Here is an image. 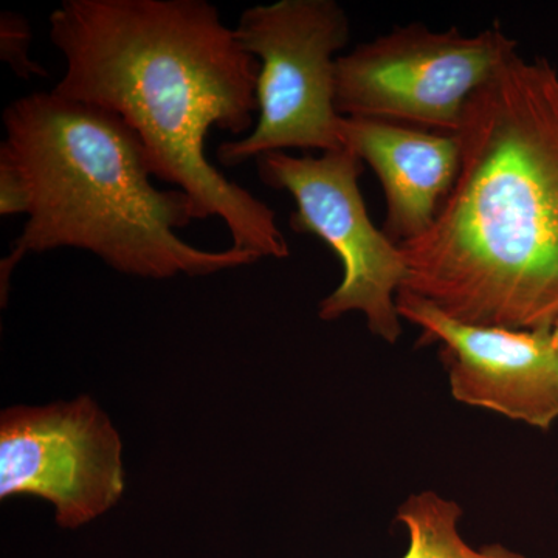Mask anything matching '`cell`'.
<instances>
[{"label":"cell","mask_w":558,"mask_h":558,"mask_svg":"<svg viewBox=\"0 0 558 558\" xmlns=\"http://www.w3.org/2000/svg\"><path fill=\"white\" fill-rule=\"evenodd\" d=\"M50 38L65 60L61 97L109 110L137 132L156 178L222 219L231 247L284 259L274 209L207 159L213 128L248 135L258 113L260 64L207 0H64Z\"/></svg>","instance_id":"cell-1"},{"label":"cell","mask_w":558,"mask_h":558,"mask_svg":"<svg viewBox=\"0 0 558 558\" xmlns=\"http://www.w3.org/2000/svg\"><path fill=\"white\" fill-rule=\"evenodd\" d=\"M461 168L435 222L399 245L403 288L470 325L558 319V70L519 53L465 105Z\"/></svg>","instance_id":"cell-2"},{"label":"cell","mask_w":558,"mask_h":558,"mask_svg":"<svg viewBox=\"0 0 558 558\" xmlns=\"http://www.w3.org/2000/svg\"><path fill=\"white\" fill-rule=\"evenodd\" d=\"M0 159L31 191L22 233L0 264L2 304L11 271L28 253L80 248L120 274L149 279L207 277L259 260L244 250L194 247L178 230L197 218L182 190H159L137 132L109 110L33 92L3 110Z\"/></svg>","instance_id":"cell-3"},{"label":"cell","mask_w":558,"mask_h":558,"mask_svg":"<svg viewBox=\"0 0 558 558\" xmlns=\"http://www.w3.org/2000/svg\"><path fill=\"white\" fill-rule=\"evenodd\" d=\"M234 36L259 61L258 120L248 135L222 143L234 168L284 149L343 148L336 109V54L348 44L347 13L333 0H279L242 11Z\"/></svg>","instance_id":"cell-4"},{"label":"cell","mask_w":558,"mask_h":558,"mask_svg":"<svg viewBox=\"0 0 558 558\" xmlns=\"http://www.w3.org/2000/svg\"><path fill=\"white\" fill-rule=\"evenodd\" d=\"M517 47L501 28L473 36L422 24L395 28L339 57L337 112L458 134L469 98Z\"/></svg>","instance_id":"cell-5"},{"label":"cell","mask_w":558,"mask_h":558,"mask_svg":"<svg viewBox=\"0 0 558 558\" xmlns=\"http://www.w3.org/2000/svg\"><path fill=\"white\" fill-rule=\"evenodd\" d=\"M256 165L263 183L295 199L292 230L319 238L341 260L343 278L319 303V318L332 322L362 312L374 336L396 343L402 333L396 296L407 264L399 245L369 218L359 186L363 160L343 146L319 157L263 154Z\"/></svg>","instance_id":"cell-6"},{"label":"cell","mask_w":558,"mask_h":558,"mask_svg":"<svg viewBox=\"0 0 558 558\" xmlns=\"http://www.w3.org/2000/svg\"><path fill=\"white\" fill-rule=\"evenodd\" d=\"M121 439L89 398L14 405L0 414V498L47 499L58 526L98 519L124 492Z\"/></svg>","instance_id":"cell-7"},{"label":"cell","mask_w":558,"mask_h":558,"mask_svg":"<svg viewBox=\"0 0 558 558\" xmlns=\"http://www.w3.org/2000/svg\"><path fill=\"white\" fill-rule=\"evenodd\" d=\"M400 317L422 329L421 343H440L451 396L548 429L558 418V355L550 329L470 325L410 290L396 296Z\"/></svg>","instance_id":"cell-8"},{"label":"cell","mask_w":558,"mask_h":558,"mask_svg":"<svg viewBox=\"0 0 558 558\" xmlns=\"http://www.w3.org/2000/svg\"><path fill=\"white\" fill-rule=\"evenodd\" d=\"M339 138L380 179L387 197L384 233L389 240L402 245L427 233L458 179L459 135L341 117Z\"/></svg>","instance_id":"cell-9"},{"label":"cell","mask_w":558,"mask_h":558,"mask_svg":"<svg viewBox=\"0 0 558 558\" xmlns=\"http://www.w3.org/2000/svg\"><path fill=\"white\" fill-rule=\"evenodd\" d=\"M462 510L436 492L411 495L396 520L410 532V549L403 558H526L501 545L473 549L459 534Z\"/></svg>","instance_id":"cell-10"},{"label":"cell","mask_w":558,"mask_h":558,"mask_svg":"<svg viewBox=\"0 0 558 558\" xmlns=\"http://www.w3.org/2000/svg\"><path fill=\"white\" fill-rule=\"evenodd\" d=\"M32 27L27 17L13 11H2L0 16V60L22 80L47 76L46 69L31 58Z\"/></svg>","instance_id":"cell-11"},{"label":"cell","mask_w":558,"mask_h":558,"mask_svg":"<svg viewBox=\"0 0 558 558\" xmlns=\"http://www.w3.org/2000/svg\"><path fill=\"white\" fill-rule=\"evenodd\" d=\"M31 191L24 175L9 160L0 159V215H27Z\"/></svg>","instance_id":"cell-12"},{"label":"cell","mask_w":558,"mask_h":558,"mask_svg":"<svg viewBox=\"0 0 558 558\" xmlns=\"http://www.w3.org/2000/svg\"><path fill=\"white\" fill-rule=\"evenodd\" d=\"M550 333H553V343L554 348H556L557 355H558V319L556 322V325L550 328Z\"/></svg>","instance_id":"cell-13"}]
</instances>
